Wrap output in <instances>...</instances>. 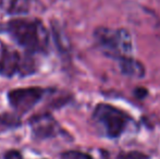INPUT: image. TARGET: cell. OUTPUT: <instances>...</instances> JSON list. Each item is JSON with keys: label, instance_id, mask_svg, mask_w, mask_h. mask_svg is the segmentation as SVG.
Returning a JSON list of instances; mask_svg holds the SVG:
<instances>
[{"label": "cell", "instance_id": "7a4b0ae2", "mask_svg": "<svg viewBox=\"0 0 160 159\" xmlns=\"http://www.w3.org/2000/svg\"><path fill=\"white\" fill-rule=\"evenodd\" d=\"M93 121L101 135L108 138H118L128 129L131 117L112 105L99 104L94 109Z\"/></svg>", "mask_w": 160, "mask_h": 159}, {"label": "cell", "instance_id": "4fadbf2b", "mask_svg": "<svg viewBox=\"0 0 160 159\" xmlns=\"http://www.w3.org/2000/svg\"><path fill=\"white\" fill-rule=\"evenodd\" d=\"M135 93H136V95L138 96L139 98H141V97H144V96L147 94V91H146L145 88H137Z\"/></svg>", "mask_w": 160, "mask_h": 159}, {"label": "cell", "instance_id": "7c38bea8", "mask_svg": "<svg viewBox=\"0 0 160 159\" xmlns=\"http://www.w3.org/2000/svg\"><path fill=\"white\" fill-rule=\"evenodd\" d=\"M4 159H24L23 156L17 151H11L8 152L4 156Z\"/></svg>", "mask_w": 160, "mask_h": 159}, {"label": "cell", "instance_id": "3957f363", "mask_svg": "<svg viewBox=\"0 0 160 159\" xmlns=\"http://www.w3.org/2000/svg\"><path fill=\"white\" fill-rule=\"evenodd\" d=\"M94 37L101 52L112 59L120 60L132 52L131 35L124 28L99 27L94 33Z\"/></svg>", "mask_w": 160, "mask_h": 159}, {"label": "cell", "instance_id": "9c48e42d", "mask_svg": "<svg viewBox=\"0 0 160 159\" xmlns=\"http://www.w3.org/2000/svg\"><path fill=\"white\" fill-rule=\"evenodd\" d=\"M28 0H12L10 7L11 13H22L28 11Z\"/></svg>", "mask_w": 160, "mask_h": 159}, {"label": "cell", "instance_id": "8992f818", "mask_svg": "<svg viewBox=\"0 0 160 159\" xmlns=\"http://www.w3.org/2000/svg\"><path fill=\"white\" fill-rule=\"evenodd\" d=\"M33 134L36 138H49L61 135L62 130L56 120L49 115L34 117L30 121Z\"/></svg>", "mask_w": 160, "mask_h": 159}, {"label": "cell", "instance_id": "6da1fadb", "mask_svg": "<svg viewBox=\"0 0 160 159\" xmlns=\"http://www.w3.org/2000/svg\"><path fill=\"white\" fill-rule=\"evenodd\" d=\"M3 30L28 53H45L49 47V35L37 19H14L6 23Z\"/></svg>", "mask_w": 160, "mask_h": 159}, {"label": "cell", "instance_id": "5b68a950", "mask_svg": "<svg viewBox=\"0 0 160 159\" xmlns=\"http://www.w3.org/2000/svg\"><path fill=\"white\" fill-rule=\"evenodd\" d=\"M46 89L40 87H28V88H17L8 93V100L11 107L20 115L33 109L44 98Z\"/></svg>", "mask_w": 160, "mask_h": 159}, {"label": "cell", "instance_id": "52a82bcc", "mask_svg": "<svg viewBox=\"0 0 160 159\" xmlns=\"http://www.w3.org/2000/svg\"><path fill=\"white\" fill-rule=\"evenodd\" d=\"M119 67H120L121 72L124 75L130 77H143L145 75V68L138 61L134 59L131 56L124 57L122 59L118 60Z\"/></svg>", "mask_w": 160, "mask_h": 159}, {"label": "cell", "instance_id": "ba28073f", "mask_svg": "<svg viewBox=\"0 0 160 159\" xmlns=\"http://www.w3.org/2000/svg\"><path fill=\"white\" fill-rule=\"evenodd\" d=\"M20 125V119L15 116L8 115H0V132L6 131L9 129H13Z\"/></svg>", "mask_w": 160, "mask_h": 159}, {"label": "cell", "instance_id": "30bf717a", "mask_svg": "<svg viewBox=\"0 0 160 159\" xmlns=\"http://www.w3.org/2000/svg\"><path fill=\"white\" fill-rule=\"evenodd\" d=\"M62 157H63V159H93L91 155L78 151L67 152L62 155Z\"/></svg>", "mask_w": 160, "mask_h": 159}, {"label": "cell", "instance_id": "8fae6325", "mask_svg": "<svg viewBox=\"0 0 160 159\" xmlns=\"http://www.w3.org/2000/svg\"><path fill=\"white\" fill-rule=\"evenodd\" d=\"M118 159H148V156L142 152H128L122 153L118 156Z\"/></svg>", "mask_w": 160, "mask_h": 159}, {"label": "cell", "instance_id": "277c9868", "mask_svg": "<svg viewBox=\"0 0 160 159\" xmlns=\"http://www.w3.org/2000/svg\"><path fill=\"white\" fill-rule=\"evenodd\" d=\"M33 62L30 57H22L17 50L3 45L0 50V75L3 77L30 75L35 72Z\"/></svg>", "mask_w": 160, "mask_h": 159}]
</instances>
